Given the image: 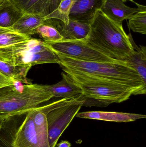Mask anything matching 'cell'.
Wrapping results in <instances>:
<instances>
[{
    "instance_id": "7c38bea8",
    "label": "cell",
    "mask_w": 146,
    "mask_h": 147,
    "mask_svg": "<svg viewBox=\"0 0 146 147\" xmlns=\"http://www.w3.org/2000/svg\"><path fill=\"white\" fill-rule=\"evenodd\" d=\"M139 9L128 7L122 0H106L101 10L111 20L122 24L124 20H129Z\"/></svg>"
},
{
    "instance_id": "d4e9b609",
    "label": "cell",
    "mask_w": 146,
    "mask_h": 147,
    "mask_svg": "<svg viewBox=\"0 0 146 147\" xmlns=\"http://www.w3.org/2000/svg\"><path fill=\"white\" fill-rule=\"evenodd\" d=\"M4 120L2 119H0V131H1V128L3 122Z\"/></svg>"
},
{
    "instance_id": "4fadbf2b",
    "label": "cell",
    "mask_w": 146,
    "mask_h": 147,
    "mask_svg": "<svg viewBox=\"0 0 146 147\" xmlns=\"http://www.w3.org/2000/svg\"><path fill=\"white\" fill-rule=\"evenodd\" d=\"M76 116L85 119H93L115 122H128L146 118L145 115L123 112L93 111L78 112Z\"/></svg>"
},
{
    "instance_id": "5b68a950",
    "label": "cell",
    "mask_w": 146,
    "mask_h": 147,
    "mask_svg": "<svg viewBox=\"0 0 146 147\" xmlns=\"http://www.w3.org/2000/svg\"><path fill=\"white\" fill-rule=\"evenodd\" d=\"M66 77L80 89L85 101L83 106L106 107L129 99L135 92L124 86L79 74L63 72Z\"/></svg>"
},
{
    "instance_id": "e0dca14e",
    "label": "cell",
    "mask_w": 146,
    "mask_h": 147,
    "mask_svg": "<svg viewBox=\"0 0 146 147\" xmlns=\"http://www.w3.org/2000/svg\"><path fill=\"white\" fill-rule=\"evenodd\" d=\"M32 66L30 65H14L0 60V72L9 78L22 84H31L27 78Z\"/></svg>"
},
{
    "instance_id": "7a4b0ae2",
    "label": "cell",
    "mask_w": 146,
    "mask_h": 147,
    "mask_svg": "<svg viewBox=\"0 0 146 147\" xmlns=\"http://www.w3.org/2000/svg\"><path fill=\"white\" fill-rule=\"evenodd\" d=\"M90 25V32L85 39L112 58L124 62L134 52L130 34L127 35L122 24L111 20L101 10Z\"/></svg>"
},
{
    "instance_id": "ffe728a7",
    "label": "cell",
    "mask_w": 146,
    "mask_h": 147,
    "mask_svg": "<svg viewBox=\"0 0 146 147\" xmlns=\"http://www.w3.org/2000/svg\"><path fill=\"white\" fill-rule=\"evenodd\" d=\"M30 38L9 28L0 27V48L22 42Z\"/></svg>"
},
{
    "instance_id": "603a6c76",
    "label": "cell",
    "mask_w": 146,
    "mask_h": 147,
    "mask_svg": "<svg viewBox=\"0 0 146 147\" xmlns=\"http://www.w3.org/2000/svg\"><path fill=\"white\" fill-rule=\"evenodd\" d=\"M17 81L7 77L0 72V89L6 86L14 85Z\"/></svg>"
},
{
    "instance_id": "2e32d148",
    "label": "cell",
    "mask_w": 146,
    "mask_h": 147,
    "mask_svg": "<svg viewBox=\"0 0 146 147\" xmlns=\"http://www.w3.org/2000/svg\"><path fill=\"white\" fill-rule=\"evenodd\" d=\"M135 51L124 62L126 64L134 69L140 75L143 81L146 84V48L135 45L133 40Z\"/></svg>"
},
{
    "instance_id": "d6986e66",
    "label": "cell",
    "mask_w": 146,
    "mask_h": 147,
    "mask_svg": "<svg viewBox=\"0 0 146 147\" xmlns=\"http://www.w3.org/2000/svg\"><path fill=\"white\" fill-rule=\"evenodd\" d=\"M134 2V1H133ZM137 4L139 11L129 19L128 26L129 28L135 32L142 34H146V7L141 4Z\"/></svg>"
},
{
    "instance_id": "4316f807",
    "label": "cell",
    "mask_w": 146,
    "mask_h": 147,
    "mask_svg": "<svg viewBox=\"0 0 146 147\" xmlns=\"http://www.w3.org/2000/svg\"><path fill=\"white\" fill-rule=\"evenodd\" d=\"M122 1H123V2H126V1H130L132 2L133 1V0H122Z\"/></svg>"
},
{
    "instance_id": "52a82bcc",
    "label": "cell",
    "mask_w": 146,
    "mask_h": 147,
    "mask_svg": "<svg viewBox=\"0 0 146 147\" xmlns=\"http://www.w3.org/2000/svg\"><path fill=\"white\" fill-rule=\"evenodd\" d=\"M83 94L61 98L39 107L46 115L50 147H55L60 136L83 106Z\"/></svg>"
},
{
    "instance_id": "484cf974",
    "label": "cell",
    "mask_w": 146,
    "mask_h": 147,
    "mask_svg": "<svg viewBox=\"0 0 146 147\" xmlns=\"http://www.w3.org/2000/svg\"><path fill=\"white\" fill-rule=\"evenodd\" d=\"M5 1H6V0H0V6L5 2Z\"/></svg>"
},
{
    "instance_id": "ac0fdd59",
    "label": "cell",
    "mask_w": 146,
    "mask_h": 147,
    "mask_svg": "<svg viewBox=\"0 0 146 147\" xmlns=\"http://www.w3.org/2000/svg\"><path fill=\"white\" fill-rule=\"evenodd\" d=\"M23 14L9 0H6L0 6V27L9 28Z\"/></svg>"
},
{
    "instance_id": "9c48e42d",
    "label": "cell",
    "mask_w": 146,
    "mask_h": 147,
    "mask_svg": "<svg viewBox=\"0 0 146 147\" xmlns=\"http://www.w3.org/2000/svg\"><path fill=\"white\" fill-rule=\"evenodd\" d=\"M45 22L55 28L63 38V40H81L85 39L90 32V24L69 20L68 24L57 19Z\"/></svg>"
},
{
    "instance_id": "30bf717a",
    "label": "cell",
    "mask_w": 146,
    "mask_h": 147,
    "mask_svg": "<svg viewBox=\"0 0 146 147\" xmlns=\"http://www.w3.org/2000/svg\"><path fill=\"white\" fill-rule=\"evenodd\" d=\"M106 0H77L69 11V20L90 24Z\"/></svg>"
},
{
    "instance_id": "277c9868",
    "label": "cell",
    "mask_w": 146,
    "mask_h": 147,
    "mask_svg": "<svg viewBox=\"0 0 146 147\" xmlns=\"http://www.w3.org/2000/svg\"><path fill=\"white\" fill-rule=\"evenodd\" d=\"M0 147H50L47 131L37 130L32 110L4 119L0 131Z\"/></svg>"
},
{
    "instance_id": "8fae6325",
    "label": "cell",
    "mask_w": 146,
    "mask_h": 147,
    "mask_svg": "<svg viewBox=\"0 0 146 147\" xmlns=\"http://www.w3.org/2000/svg\"><path fill=\"white\" fill-rule=\"evenodd\" d=\"M22 14L32 13L45 17L59 6L62 0H9Z\"/></svg>"
},
{
    "instance_id": "44dd1931",
    "label": "cell",
    "mask_w": 146,
    "mask_h": 147,
    "mask_svg": "<svg viewBox=\"0 0 146 147\" xmlns=\"http://www.w3.org/2000/svg\"><path fill=\"white\" fill-rule=\"evenodd\" d=\"M77 0H62L58 7L51 13L45 17V20L49 19H57L66 24L69 22V11Z\"/></svg>"
},
{
    "instance_id": "8992f818",
    "label": "cell",
    "mask_w": 146,
    "mask_h": 147,
    "mask_svg": "<svg viewBox=\"0 0 146 147\" xmlns=\"http://www.w3.org/2000/svg\"><path fill=\"white\" fill-rule=\"evenodd\" d=\"M0 60L14 65L57 63L60 60L56 53L45 41L30 38L0 48Z\"/></svg>"
},
{
    "instance_id": "6da1fadb",
    "label": "cell",
    "mask_w": 146,
    "mask_h": 147,
    "mask_svg": "<svg viewBox=\"0 0 146 147\" xmlns=\"http://www.w3.org/2000/svg\"><path fill=\"white\" fill-rule=\"evenodd\" d=\"M57 55L60 59L59 65L64 72L117 84L133 90L136 95L146 94V83L139 73L125 62H89Z\"/></svg>"
},
{
    "instance_id": "5bb4252c",
    "label": "cell",
    "mask_w": 146,
    "mask_h": 147,
    "mask_svg": "<svg viewBox=\"0 0 146 147\" xmlns=\"http://www.w3.org/2000/svg\"><path fill=\"white\" fill-rule=\"evenodd\" d=\"M45 17L32 13H24L9 29L20 34L30 37L36 34L39 27L44 23Z\"/></svg>"
},
{
    "instance_id": "9a60e30c",
    "label": "cell",
    "mask_w": 146,
    "mask_h": 147,
    "mask_svg": "<svg viewBox=\"0 0 146 147\" xmlns=\"http://www.w3.org/2000/svg\"><path fill=\"white\" fill-rule=\"evenodd\" d=\"M61 75L63 78L61 81L55 84L48 85L53 98H64L82 94L80 89L70 81L63 72Z\"/></svg>"
},
{
    "instance_id": "cb8c5ba5",
    "label": "cell",
    "mask_w": 146,
    "mask_h": 147,
    "mask_svg": "<svg viewBox=\"0 0 146 147\" xmlns=\"http://www.w3.org/2000/svg\"><path fill=\"white\" fill-rule=\"evenodd\" d=\"M71 143L68 141H62L57 145V147H71Z\"/></svg>"
},
{
    "instance_id": "ba28073f",
    "label": "cell",
    "mask_w": 146,
    "mask_h": 147,
    "mask_svg": "<svg viewBox=\"0 0 146 147\" xmlns=\"http://www.w3.org/2000/svg\"><path fill=\"white\" fill-rule=\"evenodd\" d=\"M46 43L56 54L81 61L104 63L121 61L111 57L90 45L85 39L62 40L56 42Z\"/></svg>"
},
{
    "instance_id": "3957f363",
    "label": "cell",
    "mask_w": 146,
    "mask_h": 147,
    "mask_svg": "<svg viewBox=\"0 0 146 147\" xmlns=\"http://www.w3.org/2000/svg\"><path fill=\"white\" fill-rule=\"evenodd\" d=\"M22 84L0 89V119L25 114L53 98L48 85Z\"/></svg>"
},
{
    "instance_id": "7402d4cb",
    "label": "cell",
    "mask_w": 146,
    "mask_h": 147,
    "mask_svg": "<svg viewBox=\"0 0 146 147\" xmlns=\"http://www.w3.org/2000/svg\"><path fill=\"white\" fill-rule=\"evenodd\" d=\"M37 34L46 42H56L63 40V38L57 29L52 25L45 22L37 30Z\"/></svg>"
}]
</instances>
